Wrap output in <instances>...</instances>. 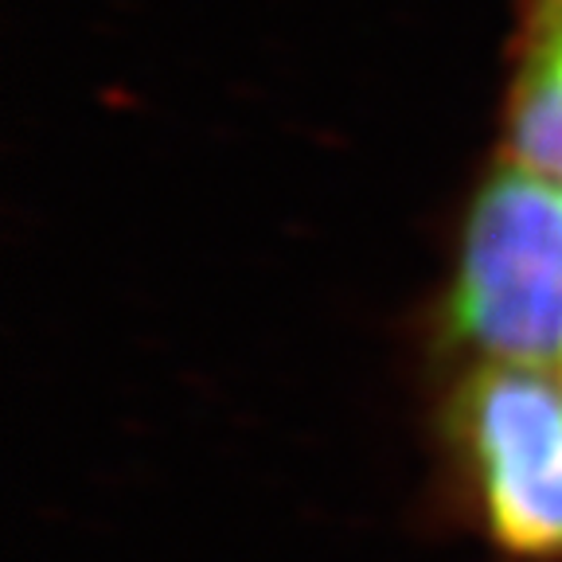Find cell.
I'll return each instance as SVG.
<instances>
[{"mask_svg":"<svg viewBox=\"0 0 562 562\" xmlns=\"http://www.w3.org/2000/svg\"><path fill=\"white\" fill-rule=\"evenodd\" d=\"M512 160L562 184V12H539L508 98Z\"/></svg>","mask_w":562,"mask_h":562,"instance_id":"3957f363","label":"cell"},{"mask_svg":"<svg viewBox=\"0 0 562 562\" xmlns=\"http://www.w3.org/2000/svg\"><path fill=\"white\" fill-rule=\"evenodd\" d=\"M446 333L476 363L562 360V184L508 160L481 184L457 243Z\"/></svg>","mask_w":562,"mask_h":562,"instance_id":"6da1fadb","label":"cell"},{"mask_svg":"<svg viewBox=\"0 0 562 562\" xmlns=\"http://www.w3.org/2000/svg\"><path fill=\"white\" fill-rule=\"evenodd\" d=\"M543 9L547 12H562V0H543Z\"/></svg>","mask_w":562,"mask_h":562,"instance_id":"277c9868","label":"cell"},{"mask_svg":"<svg viewBox=\"0 0 562 562\" xmlns=\"http://www.w3.org/2000/svg\"><path fill=\"white\" fill-rule=\"evenodd\" d=\"M453 438L492 543L519 562H562V379L476 363Z\"/></svg>","mask_w":562,"mask_h":562,"instance_id":"7a4b0ae2","label":"cell"}]
</instances>
